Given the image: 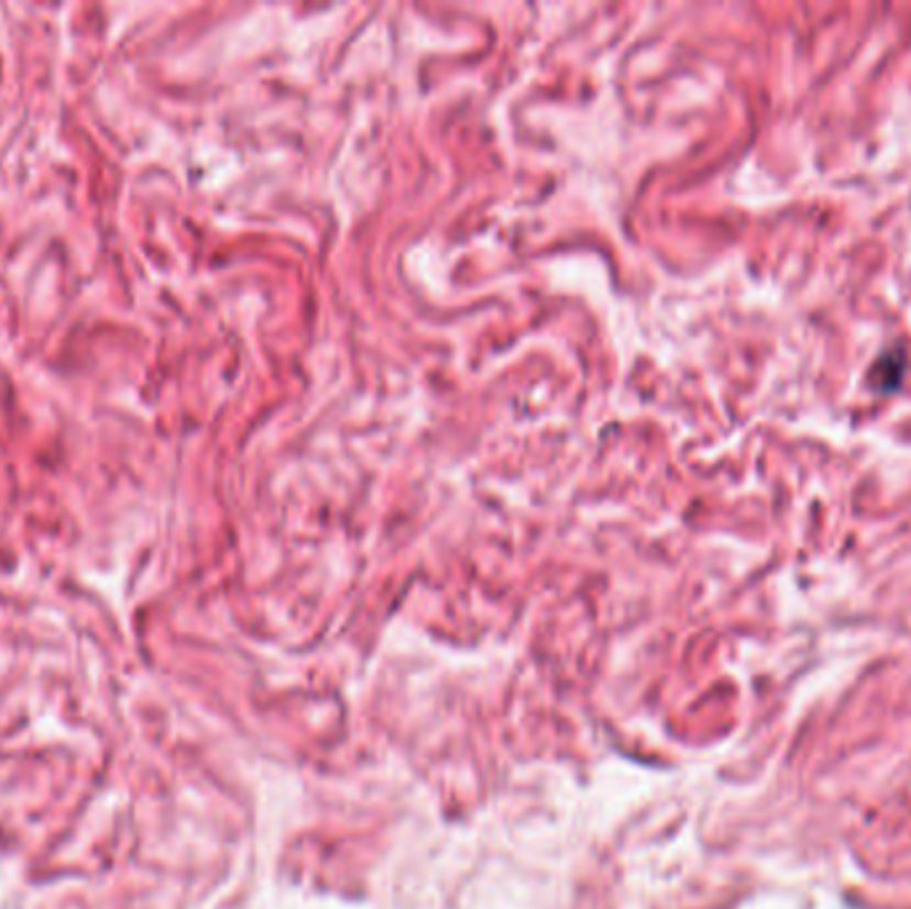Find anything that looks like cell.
Returning <instances> with one entry per match:
<instances>
[{
  "mask_svg": "<svg viewBox=\"0 0 911 909\" xmlns=\"http://www.w3.org/2000/svg\"><path fill=\"white\" fill-rule=\"evenodd\" d=\"M907 350L903 347H890L885 350L882 355L877 357L875 363H871V372H869V381H871V390L875 392H893L898 390V385H901L903 374H907Z\"/></svg>",
  "mask_w": 911,
  "mask_h": 909,
  "instance_id": "obj_1",
  "label": "cell"
}]
</instances>
